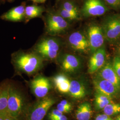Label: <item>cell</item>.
Segmentation results:
<instances>
[{"label": "cell", "instance_id": "cell-1", "mask_svg": "<svg viewBox=\"0 0 120 120\" xmlns=\"http://www.w3.org/2000/svg\"><path fill=\"white\" fill-rule=\"evenodd\" d=\"M44 60L31 50H19L11 55V62L16 72L32 76L37 73L43 66Z\"/></svg>", "mask_w": 120, "mask_h": 120}, {"label": "cell", "instance_id": "cell-2", "mask_svg": "<svg viewBox=\"0 0 120 120\" xmlns=\"http://www.w3.org/2000/svg\"><path fill=\"white\" fill-rule=\"evenodd\" d=\"M29 105L23 92L10 83L7 114L18 120H25Z\"/></svg>", "mask_w": 120, "mask_h": 120}, {"label": "cell", "instance_id": "cell-3", "mask_svg": "<svg viewBox=\"0 0 120 120\" xmlns=\"http://www.w3.org/2000/svg\"><path fill=\"white\" fill-rule=\"evenodd\" d=\"M60 42L55 36L49 35L41 39L32 50L40 56L44 60L53 61L59 55Z\"/></svg>", "mask_w": 120, "mask_h": 120}, {"label": "cell", "instance_id": "cell-4", "mask_svg": "<svg viewBox=\"0 0 120 120\" xmlns=\"http://www.w3.org/2000/svg\"><path fill=\"white\" fill-rule=\"evenodd\" d=\"M45 29L48 35L56 37L62 34L69 29L68 22L57 12L48 10L45 17Z\"/></svg>", "mask_w": 120, "mask_h": 120}, {"label": "cell", "instance_id": "cell-5", "mask_svg": "<svg viewBox=\"0 0 120 120\" xmlns=\"http://www.w3.org/2000/svg\"><path fill=\"white\" fill-rule=\"evenodd\" d=\"M56 102V99L48 95L39 99L35 103L30 105L25 120H43Z\"/></svg>", "mask_w": 120, "mask_h": 120}, {"label": "cell", "instance_id": "cell-6", "mask_svg": "<svg viewBox=\"0 0 120 120\" xmlns=\"http://www.w3.org/2000/svg\"><path fill=\"white\" fill-rule=\"evenodd\" d=\"M105 40L115 42L120 38V15H113L105 19L101 26Z\"/></svg>", "mask_w": 120, "mask_h": 120}, {"label": "cell", "instance_id": "cell-7", "mask_svg": "<svg viewBox=\"0 0 120 120\" xmlns=\"http://www.w3.org/2000/svg\"><path fill=\"white\" fill-rule=\"evenodd\" d=\"M29 86L32 94L41 99L47 96L51 89L52 83L49 78L38 75L30 81Z\"/></svg>", "mask_w": 120, "mask_h": 120}, {"label": "cell", "instance_id": "cell-8", "mask_svg": "<svg viewBox=\"0 0 120 120\" xmlns=\"http://www.w3.org/2000/svg\"><path fill=\"white\" fill-rule=\"evenodd\" d=\"M87 38L90 44V52L92 54L104 46L105 38L101 26L93 24L87 30Z\"/></svg>", "mask_w": 120, "mask_h": 120}, {"label": "cell", "instance_id": "cell-9", "mask_svg": "<svg viewBox=\"0 0 120 120\" xmlns=\"http://www.w3.org/2000/svg\"><path fill=\"white\" fill-rule=\"evenodd\" d=\"M108 8L103 0H86L82 9L85 17H98L104 15Z\"/></svg>", "mask_w": 120, "mask_h": 120}, {"label": "cell", "instance_id": "cell-10", "mask_svg": "<svg viewBox=\"0 0 120 120\" xmlns=\"http://www.w3.org/2000/svg\"><path fill=\"white\" fill-rule=\"evenodd\" d=\"M59 60L61 69L67 73H77L82 67L81 58L73 54H64L60 56Z\"/></svg>", "mask_w": 120, "mask_h": 120}, {"label": "cell", "instance_id": "cell-11", "mask_svg": "<svg viewBox=\"0 0 120 120\" xmlns=\"http://www.w3.org/2000/svg\"><path fill=\"white\" fill-rule=\"evenodd\" d=\"M68 42L74 50L86 53L90 51V44L87 36L80 32H74L69 36Z\"/></svg>", "mask_w": 120, "mask_h": 120}, {"label": "cell", "instance_id": "cell-12", "mask_svg": "<svg viewBox=\"0 0 120 120\" xmlns=\"http://www.w3.org/2000/svg\"><path fill=\"white\" fill-rule=\"evenodd\" d=\"M93 83L96 92L105 95L112 98L118 95L120 91L110 82L96 76Z\"/></svg>", "mask_w": 120, "mask_h": 120}, {"label": "cell", "instance_id": "cell-13", "mask_svg": "<svg viewBox=\"0 0 120 120\" xmlns=\"http://www.w3.org/2000/svg\"><path fill=\"white\" fill-rule=\"evenodd\" d=\"M106 50L104 46L93 52L88 62V73L93 74L101 69L106 63Z\"/></svg>", "mask_w": 120, "mask_h": 120}, {"label": "cell", "instance_id": "cell-14", "mask_svg": "<svg viewBox=\"0 0 120 120\" xmlns=\"http://www.w3.org/2000/svg\"><path fill=\"white\" fill-rule=\"evenodd\" d=\"M97 73L96 76L110 82L120 91V79L116 74L112 63L106 62Z\"/></svg>", "mask_w": 120, "mask_h": 120}, {"label": "cell", "instance_id": "cell-15", "mask_svg": "<svg viewBox=\"0 0 120 120\" xmlns=\"http://www.w3.org/2000/svg\"><path fill=\"white\" fill-rule=\"evenodd\" d=\"M26 3L23 2L21 4L9 9L3 13L0 19L2 20L12 22H25Z\"/></svg>", "mask_w": 120, "mask_h": 120}, {"label": "cell", "instance_id": "cell-16", "mask_svg": "<svg viewBox=\"0 0 120 120\" xmlns=\"http://www.w3.org/2000/svg\"><path fill=\"white\" fill-rule=\"evenodd\" d=\"M10 82L5 81L0 84V115L7 114L9 91Z\"/></svg>", "mask_w": 120, "mask_h": 120}, {"label": "cell", "instance_id": "cell-17", "mask_svg": "<svg viewBox=\"0 0 120 120\" xmlns=\"http://www.w3.org/2000/svg\"><path fill=\"white\" fill-rule=\"evenodd\" d=\"M69 93L71 97L74 98L79 99L83 98L86 94V90L84 84L77 80L70 81Z\"/></svg>", "mask_w": 120, "mask_h": 120}, {"label": "cell", "instance_id": "cell-18", "mask_svg": "<svg viewBox=\"0 0 120 120\" xmlns=\"http://www.w3.org/2000/svg\"><path fill=\"white\" fill-rule=\"evenodd\" d=\"M52 82L56 89L62 94L69 93L70 81L63 74H58L54 76Z\"/></svg>", "mask_w": 120, "mask_h": 120}, {"label": "cell", "instance_id": "cell-19", "mask_svg": "<svg viewBox=\"0 0 120 120\" xmlns=\"http://www.w3.org/2000/svg\"><path fill=\"white\" fill-rule=\"evenodd\" d=\"M45 11V9L42 6L37 4L26 6L24 22L26 23L33 18L41 17L43 13Z\"/></svg>", "mask_w": 120, "mask_h": 120}, {"label": "cell", "instance_id": "cell-20", "mask_svg": "<svg viewBox=\"0 0 120 120\" xmlns=\"http://www.w3.org/2000/svg\"><path fill=\"white\" fill-rule=\"evenodd\" d=\"M91 105L88 102L81 104L77 108L76 116L77 120H90L92 114Z\"/></svg>", "mask_w": 120, "mask_h": 120}, {"label": "cell", "instance_id": "cell-21", "mask_svg": "<svg viewBox=\"0 0 120 120\" xmlns=\"http://www.w3.org/2000/svg\"><path fill=\"white\" fill-rule=\"evenodd\" d=\"M112 98L107 96L96 92L94 100L95 109L98 111L103 109L109 104L112 102Z\"/></svg>", "mask_w": 120, "mask_h": 120}, {"label": "cell", "instance_id": "cell-22", "mask_svg": "<svg viewBox=\"0 0 120 120\" xmlns=\"http://www.w3.org/2000/svg\"><path fill=\"white\" fill-rule=\"evenodd\" d=\"M104 114L111 116L118 114L120 112V104L112 102L109 104L103 109Z\"/></svg>", "mask_w": 120, "mask_h": 120}, {"label": "cell", "instance_id": "cell-23", "mask_svg": "<svg viewBox=\"0 0 120 120\" xmlns=\"http://www.w3.org/2000/svg\"><path fill=\"white\" fill-rule=\"evenodd\" d=\"M57 12L68 22L77 20L79 17V13L69 12L61 7L58 10Z\"/></svg>", "mask_w": 120, "mask_h": 120}, {"label": "cell", "instance_id": "cell-24", "mask_svg": "<svg viewBox=\"0 0 120 120\" xmlns=\"http://www.w3.org/2000/svg\"><path fill=\"white\" fill-rule=\"evenodd\" d=\"M60 7L69 12L79 13V11L77 6L74 2L68 0L63 2Z\"/></svg>", "mask_w": 120, "mask_h": 120}, {"label": "cell", "instance_id": "cell-25", "mask_svg": "<svg viewBox=\"0 0 120 120\" xmlns=\"http://www.w3.org/2000/svg\"><path fill=\"white\" fill-rule=\"evenodd\" d=\"M112 64L116 74L120 79V56H115Z\"/></svg>", "mask_w": 120, "mask_h": 120}, {"label": "cell", "instance_id": "cell-26", "mask_svg": "<svg viewBox=\"0 0 120 120\" xmlns=\"http://www.w3.org/2000/svg\"><path fill=\"white\" fill-rule=\"evenodd\" d=\"M63 115V113L58 109H53L50 112L48 115L49 120H53Z\"/></svg>", "mask_w": 120, "mask_h": 120}, {"label": "cell", "instance_id": "cell-27", "mask_svg": "<svg viewBox=\"0 0 120 120\" xmlns=\"http://www.w3.org/2000/svg\"><path fill=\"white\" fill-rule=\"evenodd\" d=\"M105 2L113 9L120 8V0H104Z\"/></svg>", "mask_w": 120, "mask_h": 120}, {"label": "cell", "instance_id": "cell-28", "mask_svg": "<svg viewBox=\"0 0 120 120\" xmlns=\"http://www.w3.org/2000/svg\"><path fill=\"white\" fill-rule=\"evenodd\" d=\"M56 109H58L59 111L63 113H69L71 111L72 109L67 107L64 105L59 103L56 106Z\"/></svg>", "mask_w": 120, "mask_h": 120}, {"label": "cell", "instance_id": "cell-29", "mask_svg": "<svg viewBox=\"0 0 120 120\" xmlns=\"http://www.w3.org/2000/svg\"><path fill=\"white\" fill-rule=\"evenodd\" d=\"M95 120H112L110 116H108L105 114H99L96 116Z\"/></svg>", "mask_w": 120, "mask_h": 120}, {"label": "cell", "instance_id": "cell-30", "mask_svg": "<svg viewBox=\"0 0 120 120\" xmlns=\"http://www.w3.org/2000/svg\"><path fill=\"white\" fill-rule=\"evenodd\" d=\"M61 104L64 105L65 106L69 108L72 109V105H71V104L69 102V101H68L66 100H62L60 102Z\"/></svg>", "mask_w": 120, "mask_h": 120}, {"label": "cell", "instance_id": "cell-31", "mask_svg": "<svg viewBox=\"0 0 120 120\" xmlns=\"http://www.w3.org/2000/svg\"><path fill=\"white\" fill-rule=\"evenodd\" d=\"M4 120H18L16 118L13 117L12 116H10L9 114H7L5 116Z\"/></svg>", "mask_w": 120, "mask_h": 120}, {"label": "cell", "instance_id": "cell-32", "mask_svg": "<svg viewBox=\"0 0 120 120\" xmlns=\"http://www.w3.org/2000/svg\"><path fill=\"white\" fill-rule=\"evenodd\" d=\"M67 118L65 116L62 115V116H60L59 117H57V118L53 120H67Z\"/></svg>", "mask_w": 120, "mask_h": 120}, {"label": "cell", "instance_id": "cell-33", "mask_svg": "<svg viewBox=\"0 0 120 120\" xmlns=\"http://www.w3.org/2000/svg\"><path fill=\"white\" fill-rule=\"evenodd\" d=\"M116 51L117 53V56H120V42L117 45L116 48Z\"/></svg>", "mask_w": 120, "mask_h": 120}, {"label": "cell", "instance_id": "cell-34", "mask_svg": "<svg viewBox=\"0 0 120 120\" xmlns=\"http://www.w3.org/2000/svg\"><path fill=\"white\" fill-rule=\"evenodd\" d=\"M36 3H45L47 0H30Z\"/></svg>", "mask_w": 120, "mask_h": 120}, {"label": "cell", "instance_id": "cell-35", "mask_svg": "<svg viewBox=\"0 0 120 120\" xmlns=\"http://www.w3.org/2000/svg\"><path fill=\"white\" fill-rule=\"evenodd\" d=\"M3 3H4L5 2H9V3H12L15 0H1Z\"/></svg>", "mask_w": 120, "mask_h": 120}, {"label": "cell", "instance_id": "cell-36", "mask_svg": "<svg viewBox=\"0 0 120 120\" xmlns=\"http://www.w3.org/2000/svg\"><path fill=\"white\" fill-rule=\"evenodd\" d=\"M6 115H0V120H4Z\"/></svg>", "mask_w": 120, "mask_h": 120}, {"label": "cell", "instance_id": "cell-37", "mask_svg": "<svg viewBox=\"0 0 120 120\" xmlns=\"http://www.w3.org/2000/svg\"><path fill=\"white\" fill-rule=\"evenodd\" d=\"M116 120H120V116H119L116 118Z\"/></svg>", "mask_w": 120, "mask_h": 120}, {"label": "cell", "instance_id": "cell-38", "mask_svg": "<svg viewBox=\"0 0 120 120\" xmlns=\"http://www.w3.org/2000/svg\"><path fill=\"white\" fill-rule=\"evenodd\" d=\"M3 4V3L2 1V0H0V5L1 4Z\"/></svg>", "mask_w": 120, "mask_h": 120}, {"label": "cell", "instance_id": "cell-39", "mask_svg": "<svg viewBox=\"0 0 120 120\" xmlns=\"http://www.w3.org/2000/svg\"></svg>", "mask_w": 120, "mask_h": 120}]
</instances>
